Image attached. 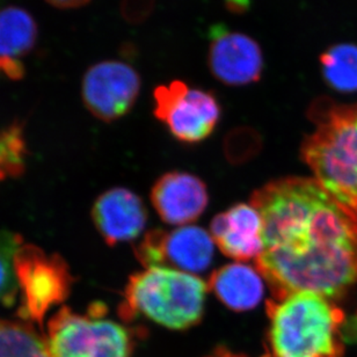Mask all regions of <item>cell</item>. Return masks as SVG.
Segmentation results:
<instances>
[{
	"label": "cell",
	"instance_id": "cell-1",
	"mask_svg": "<svg viewBox=\"0 0 357 357\" xmlns=\"http://www.w3.org/2000/svg\"><path fill=\"white\" fill-rule=\"evenodd\" d=\"M264 222L255 265L274 299L314 292L339 299L357 283V216L316 178L289 176L253 192Z\"/></svg>",
	"mask_w": 357,
	"mask_h": 357
},
{
	"label": "cell",
	"instance_id": "cell-2",
	"mask_svg": "<svg viewBox=\"0 0 357 357\" xmlns=\"http://www.w3.org/2000/svg\"><path fill=\"white\" fill-rule=\"evenodd\" d=\"M264 357H344V314L331 299L296 292L267 302Z\"/></svg>",
	"mask_w": 357,
	"mask_h": 357
},
{
	"label": "cell",
	"instance_id": "cell-3",
	"mask_svg": "<svg viewBox=\"0 0 357 357\" xmlns=\"http://www.w3.org/2000/svg\"><path fill=\"white\" fill-rule=\"evenodd\" d=\"M309 117L316 128L303 142V160L319 185L357 216V103L320 98Z\"/></svg>",
	"mask_w": 357,
	"mask_h": 357
},
{
	"label": "cell",
	"instance_id": "cell-4",
	"mask_svg": "<svg viewBox=\"0 0 357 357\" xmlns=\"http://www.w3.org/2000/svg\"><path fill=\"white\" fill-rule=\"evenodd\" d=\"M206 282L172 268L150 267L132 275L120 306L123 320L143 316L169 330H188L204 312Z\"/></svg>",
	"mask_w": 357,
	"mask_h": 357
},
{
	"label": "cell",
	"instance_id": "cell-5",
	"mask_svg": "<svg viewBox=\"0 0 357 357\" xmlns=\"http://www.w3.org/2000/svg\"><path fill=\"white\" fill-rule=\"evenodd\" d=\"M101 303L86 314L63 307L48 325L47 347L50 357H132L135 337L122 324L105 318Z\"/></svg>",
	"mask_w": 357,
	"mask_h": 357
},
{
	"label": "cell",
	"instance_id": "cell-6",
	"mask_svg": "<svg viewBox=\"0 0 357 357\" xmlns=\"http://www.w3.org/2000/svg\"><path fill=\"white\" fill-rule=\"evenodd\" d=\"M19 292V316L42 325L45 314L69 296L73 278L61 257L47 255L33 245H22L15 257Z\"/></svg>",
	"mask_w": 357,
	"mask_h": 357
},
{
	"label": "cell",
	"instance_id": "cell-7",
	"mask_svg": "<svg viewBox=\"0 0 357 357\" xmlns=\"http://www.w3.org/2000/svg\"><path fill=\"white\" fill-rule=\"evenodd\" d=\"M155 115L171 134L185 143L209 137L220 119V106L213 93L192 89L182 80L155 89Z\"/></svg>",
	"mask_w": 357,
	"mask_h": 357
},
{
	"label": "cell",
	"instance_id": "cell-8",
	"mask_svg": "<svg viewBox=\"0 0 357 357\" xmlns=\"http://www.w3.org/2000/svg\"><path fill=\"white\" fill-rule=\"evenodd\" d=\"M213 244L211 234L202 227L185 225L169 232L150 231L135 253L145 268H172L192 274L209 267Z\"/></svg>",
	"mask_w": 357,
	"mask_h": 357
},
{
	"label": "cell",
	"instance_id": "cell-9",
	"mask_svg": "<svg viewBox=\"0 0 357 357\" xmlns=\"http://www.w3.org/2000/svg\"><path fill=\"white\" fill-rule=\"evenodd\" d=\"M141 84L137 71L128 63H96L84 76V103L94 116L112 122L130 112L141 91Z\"/></svg>",
	"mask_w": 357,
	"mask_h": 357
},
{
	"label": "cell",
	"instance_id": "cell-10",
	"mask_svg": "<svg viewBox=\"0 0 357 357\" xmlns=\"http://www.w3.org/2000/svg\"><path fill=\"white\" fill-rule=\"evenodd\" d=\"M210 73L227 86H246L261 78L265 59L251 36L217 24L209 29Z\"/></svg>",
	"mask_w": 357,
	"mask_h": 357
},
{
	"label": "cell",
	"instance_id": "cell-11",
	"mask_svg": "<svg viewBox=\"0 0 357 357\" xmlns=\"http://www.w3.org/2000/svg\"><path fill=\"white\" fill-rule=\"evenodd\" d=\"M151 201L165 223L185 225L202 215L209 196L201 178L189 173L171 172L155 182Z\"/></svg>",
	"mask_w": 357,
	"mask_h": 357
},
{
	"label": "cell",
	"instance_id": "cell-12",
	"mask_svg": "<svg viewBox=\"0 0 357 357\" xmlns=\"http://www.w3.org/2000/svg\"><path fill=\"white\" fill-rule=\"evenodd\" d=\"M92 217L105 241L113 246L137 238L146 225L148 211L135 192L113 188L96 199Z\"/></svg>",
	"mask_w": 357,
	"mask_h": 357
},
{
	"label": "cell",
	"instance_id": "cell-13",
	"mask_svg": "<svg viewBox=\"0 0 357 357\" xmlns=\"http://www.w3.org/2000/svg\"><path fill=\"white\" fill-rule=\"evenodd\" d=\"M262 217L255 206L237 204L213 218L210 234L224 255L237 261L258 258L262 251Z\"/></svg>",
	"mask_w": 357,
	"mask_h": 357
},
{
	"label": "cell",
	"instance_id": "cell-14",
	"mask_svg": "<svg viewBox=\"0 0 357 357\" xmlns=\"http://www.w3.org/2000/svg\"><path fill=\"white\" fill-rule=\"evenodd\" d=\"M208 289L224 305L239 312L255 309L264 297L261 274L244 264H232L213 271Z\"/></svg>",
	"mask_w": 357,
	"mask_h": 357
},
{
	"label": "cell",
	"instance_id": "cell-15",
	"mask_svg": "<svg viewBox=\"0 0 357 357\" xmlns=\"http://www.w3.org/2000/svg\"><path fill=\"white\" fill-rule=\"evenodd\" d=\"M38 40V24L24 8L0 10V59H17L27 55Z\"/></svg>",
	"mask_w": 357,
	"mask_h": 357
},
{
	"label": "cell",
	"instance_id": "cell-16",
	"mask_svg": "<svg viewBox=\"0 0 357 357\" xmlns=\"http://www.w3.org/2000/svg\"><path fill=\"white\" fill-rule=\"evenodd\" d=\"M321 75L328 86L339 92L357 91V45L340 43L320 56Z\"/></svg>",
	"mask_w": 357,
	"mask_h": 357
},
{
	"label": "cell",
	"instance_id": "cell-17",
	"mask_svg": "<svg viewBox=\"0 0 357 357\" xmlns=\"http://www.w3.org/2000/svg\"><path fill=\"white\" fill-rule=\"evenodd\" d=\"M0 357H50L47 342L28 323L0 319Z\"/></svg>",
	"mask_w": 357,
	"mask_h": 357
},
{
	"label": "cell",
	"instance_id": "cell-18",
	"mask_svg": "<svg viewBox=\"0 0 357 357\" xmlns=\"http://www.w3.org/2000/svg\"><path fill=\"white\" fill-rule=\"evenodd\" d=\"M22 248L19 234L0 231V305L12 306L19 295L15 257Z\"/></svg>",
	"mask_w": 357,
	"mask_h": 357
},
{
	"label": "cell",
	"instance_id": "cell-19",
	"mask_svg": "<svg viewBox=\"0 0 357 357\" xmlns=\"http://www.w3.org/2000/svg\"><path fill=\"white\" fill-rule=\"evenodd\" d=\"M24 152V137L19 126H12L0 134V181L21 173Z\"/></svg>",
	"mask_w": 357,
	"mask_h": 357
},
{
	"label": "cell",
	"instance_id": "cell-20",
	"mask_svg": "<svg viewBox=\"0 0 357 357\" xmlns=\"http://www.w3.org/2000/svg\"><path fill=\"white\" fill-rule=\"evenodd\" d=\"M155 5V0H121V15L129 24H142L151 17Z\"/></svg>",
	"mask_w": 357,
	"mask_h": 357
},
{
	"label": "cell",
	"instance_id": "cell-21",
	"mask_svg": "<svg viewBox=\"0 0 357 357\" xmlns=\"http://www.w3.org/2000/svg\"><path fill=\"white\" fill-rule=\"evenodd\" d=\"M47 1L57 8L68 10V8H78V7L85 6L91 0H47Z\"/></svg>",
	"mask_w": 357,
	"mask_h": 357
},
{
	"label": "cell",
	"instance_id": "cell-22",
	"mask_svg": "<svg viewBox=\"0 0 357 357\" xmlns=\"http://www.w3.org/2000/svg\"><path fill=\"white\" fill-rule=\"evenodd\" d=\"M227 6L234 12H244L248 8L250 0H227Z\"/></svg>",
	"mask_w": 357,
	"mask_h": 357
},
{
	"label": "cell",
	"instance_id": "cell-23",
	"mask_svg": "<svg viewBox=\"0 0 357 357\" xmlns=\"http://www.w3.org/2000/svg\"><path fill=\"white\" fill-rule=\"evenodd\" d=\"M208 357H246L245 355L236 354L234 351H229L227 348H217L213 354Z\"/></svg>",
	"mask_w": 357,
	"mask_h": 357
}]
</instances>
